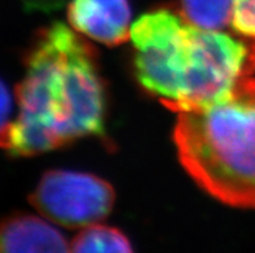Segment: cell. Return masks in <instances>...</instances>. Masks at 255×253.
I'll return each instance as SVG.
<instances>
[{"mask_svg":"<svg viewBox=\"0 0 255 253\" xmlns=\"http://www.w3.org/2000/svg\"><path fill=\"white\" fill-rule=\"evenodd\" d=\"M70 242L45 217L13 215L0 222V253L68 252Z\"/></svg>","mask_w":255,"mask_h":253,"instance_id":"obj_6","label":"cell"},{"mask_svg":"<svg viewBox=\"0 0 255 253\" xmlns=\"http://www.w3.org/2000/svg\"><path fill=\"white\" fill-rule=\"evenodd\" d=\"M70 252H132V244L121 230L99 222L81 229L70 241Z\"/></svg>","mask_w":255,"mask_h":253,"instance_id":"obj_8","label":"cell"},{"mask_svg":"<svg viewBox=\"0 0 255 253\" xmlns=\"http://www.w3.org/2000/svg\"><path fill=\"white\" fill-rule=\"evenodd\" d=\"M69 25L81 35L116 47L131 38V5L128 0H70Z\"/></svg>","mask_w":255,"mask_h":253,"instance_id":"obj_5","label":"cell"},{"mask_svg":"<svg viewBox=\"0 0 255 253\" xmlns=\"http://www.w3.org/2000/svg\"><path fill=\"white\" fill-rule=\"evenodd\" d=\"M18 115L0 132L10 157H34L87 136H105L107 94L96 51L71 26L36 36L16 88Z\"/></svg>","mask_w":255,"mask_h":253,"instance_id":"obj_1","label":"cell"},{"mask_svg":"<svg viewBox=\"0 0 255 253\" xmlns=\"http://www.w3.org/2000/svg\"><path fill=\"white\" fill-rule=\"evenodd\" d=\"M174 145L181 167L218 202L255 209V78L223 98L178 112Z\"/></svg>","mask_w":255,"mask_h":253,"instance_id":"obj_3","label":"cell"},{"mask_svg":"<svg viewBox=\"0 0 255 253\" xmlns=\"http://www.w3.org/2000/svg\"><path fill=\"white\" fill-rule=\"evenodd\" d=\"M30 203L40 216L68 229L99 224L116 202L113 186L91 173L55 169L43 174Z\"/></svg>","mask_w":255,"mask_h":253,"instance_id":"obj_4","label":"cell"},{"mask_svg":"<svg viewBox=\"0 0 255 253\" xmlns=\"http://www.w3.org/2000/svg\"><path fill=\"white\" fill-rule=\"evenodd\" d=\"M129 39L140 85L175 112L215 102L255 73L254 40L200 29L165 8L136 19Z\"/></svg>","mask_w":255,"mask_h":253,"instance_id":"obj_2","label":"cell"},{"mask_svg":"<svg viewBox=\"0 0 255 253\" xmlns=\"http://www.w3.org/2000/svg\"><path fill=\"white\" fill-rule=\"evenodd\" d=\"M27 10L52 12L70 1V0H21Z\"/></svg>","mask_w":255,"mask_h":253,"instance_id":"obj_11","label":"cell"},{"mask_svg":"<svg viewBox=\"0 0 255 253\" xmlns=\"http://www.w3.org/2000/svg\"><path fill=\"white\" fill-rule=\"evenodd\" d=\"M232 30L255 42V0H233Z\"/></svg>","mask_w":255,"mask_h":253,"instance_id":"obj_9","label":"cell"},{"mask_svg":"<svg viewBox=\"0 0 255 253\" xmlns=\"http://www.w3.org/2000/svg\"><path fill=\"white\" fill-rule=\"evenodd\" d=\"M179 14L200 29L224 30L232 23L233 0H180Z\"/></svg>","mask_w":255,"mask_h":253,"instance_id":"obj_7","label":"cell"},{"mask_svg":"<svg viewBox=\"0 0 255 253\" xmlns=\"http://www.w3.org/2000/svg\"><path fill=\"white\" fill-rule=\"evenodd\" d=\"M12 114V96L1 79H0V132L9 124Z\"/></svg>","mask_w":255,"mask_h":253,"instance_id":"obj_10","label":"cell"}]
</instances>
